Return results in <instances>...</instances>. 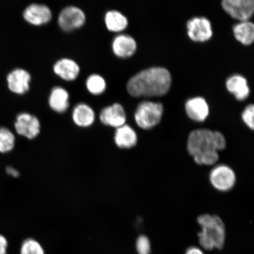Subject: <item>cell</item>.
<instances>
[{"label":"cell","mask_w":254,"mask_h":254,"mask_svg":"<svg viewBox=\"0 0 254 254\" xmlns=\"http://www.w3.org/2000/svg\"><path fill=\"white\" fill-rule=\"evenodd\" d=\"M226 145V139L222 133L200 129L190 133L187 150L196 164L211 166L217 163L218 151L224 150Z\"/></svg>","instance_id":"cell-1"},{"label":"cell","mask_w":254,"mask_h":254,"mask_svg":"<svg viewBox=\"0 0 254 254\" xmlns=\"http://www.w3.org/2000/svg\"><path fill=\"white\" fill-rule=\"evenodd\" d=\"M172 78L163 67L145 69L130 78L127 91L133 97H161L169 91Z\"/></svg>","instance_id":"cell-2"},{"label":"cell","mask_w":254,"mask_h":254,"mask_svg":"<svg viewBox=\"0 0 254 254\" xmlns=\"http://www.w3.org/2000/svg\"><path fill=\"white\" fill-rule=\"evenodd\" d=\"M197 221L201 228L198 236L202 249L208 251L222 249L226 240V230L221 218L206 214L199 216Z\"/></svg>","instance_id":"cell-3"},{"label":"cell","mask_w":254,"mask_h":254,"mask_svg":"<svg viewBox=\"0 0 254 254\" xmlns=\"http://www.w3.org/2000/svg\"><path fill=\"white\" fill-rule=\"evenodd\" d=\"M164 112L163 104L145 101L138 104L134 114L136 125L142 129H150L160 123Z\"/></svg>","instance_id":"cell-4"},{"label":"cell","mask_w":254,"mask_h":254,"mask_svg":"<svg viewBox=\"0 0 254 254\" xmlns=\"http://www.w3.org/2000/svg\"><path fill=\"white\" fill-rule=\"evenodd\" d=\"M209 181L215 189L225 192L233 188L236 182V176L230 167L219 165L211 170Z\"/></svg>","instance_id":"cell-5"},{"label":"cell","mask_w":254,"mask_h":254,"mask_svg":"<svg viewBox=\"0 0 254 254\" xmlns=\"http://www.w3.org/2000/svg\"><path fill=\"white\" fill-rule=\"evenodd\" d=\"M86 21L84 12L75 6H68L60 12L58 23L60 28L68 32L83 26Z\"/></svg>","instance_id":"cell-6"},{"label":"cell","mask_w":254,"mask_h":254,"mask_svg":"<svg viewBox=\"0 0 254 254\" xmlns=\"http://www.w3.org/2000/svg\"><path fill=\"white\" fill-rule=\"evenodd\" d=\"M222 7L231 17L248 21L254 11V0H222Z\"/></svg>","instance_id":"cell-7"},{"label":"cell","mask_w":254,"mask_h":254,"mask_svg":"<svg viewBox=\"0 0 254 254\" xmlns=\"http://www.w3.org/2000/svg\"><path fill=\"white\" fill-rule=\"evenodd\" d=\"M14 127L18 135L29 139L37 137L40 132L41 125L39 119L28 113L18 114Z\"/></svg>","instance_id":"cell-8"},{"label":"cell","mask_w":254,"mask_h":254,"mask_svg":"<svg viewBox=\"0 0 254 254\" xmlns=\"http://www.w3.org/2000/svg\"><path fill=\"white\" fill-rule=\"evenodd\" d=\"M187 28L190 39L195 42H205L212 36L210 21L204 17L190 19L187 23Z\"/></svg>","instance_id":"cell-9"},{"label":"cell","mask_w":254,"mask_h":254,"mask_svg":"<svg viewBox=\"0 0 254 254\" xmlns=\"http://www.w3.org/2000/svg\"><path fill=\"white\" fill-rule=\"evenodd\" d=\"M52 16V12L48 6L35 3L28 5L23 12L24 20L35 26L49 23Z\"/></svg>","instance_id":"cell-10"},{"label":"cell","mask_w":254,"mask_h":254,"mask_svg":"<svg viewBox=\"0 0 254 254\" xmlns=\"http://www.w3.org/2000/svg\"><path fill=\"white\" fill-rule=\"evenodd\" d=\"M100 119L104 125L119 128L126 125L127 117L125 110L122 105L114 103L101 110Z\"/></svg>","instance_id":"cell-11"},{"label":"cell","mask_w":254,"mask_h":254,"mask_svg":"<svg viewBox=\"0 0 254 254\" xmlns=\"http://www.w3.org/2000/svg\"><path fill=\"white\" fill-rule=\"evenodd\" d=\"M31 75L23 68H16L7 75V86L12 93L23 95L30 89Z\"/></svg>","instance_id":"cell-12"},{"label":"cell","mask_w":254,"mask_h":254,"mask_svg":"<svg viewBox=\"0 0 254 254\" xmlns=\"http://www.w3.org/2000/svg\"><path fill=\"white\" fill-rule=\"evenodd\" d=\"M136 43L134 38L120 34L114 38L112 43L113 52L117 57L127 59L134 55L136 50Z\"/></svg>","instance_id":"cell-13"},{"label":"cell","mask_w":254,"mask_h":254,"mask_svg":"<svg viewBox=\"0 0 254 254\" xmlns=\"http://www.w3.org/2000/svg\"><path fill=\"white\" fill-rule=\"evenodd\" d=\"M187 116L195 122L202 123L207 119L209 109L207 102L202 97L190 98L185 106Z\"/></svg>","instance_id":"cell-14"},{"label":"cell","mask_w":254,"mask_h":254,"mask_svg":"<svg viewBox=\"0 0 254 254\" xmlns=\"http://www.w3.org/2000/svg\"><path fill=\"white\" fill-rule=\"evenodd\" d=\"M53 71L64 80L71 81L78 77L80 68L74 60L64 58L58 60L55 63L53 66Z\"/></svg>","instance_id":"cell-15"},{"label":"cell","mask_w":254,"mask_h":254,"mask_svg":"<svg viewBox=\"0 0 254 254\" xmlns=\"http://www.w3.org/2000/svg\"><path fill=\"white\" fill-rule=\"evenodd\" d=\"M72 119L77 126L86 128L93 125L95 120V113L89 105L79 103L72 110Z\"/></svg>","instance_id":"cell-16"},{"label":"cell","mask_w":254,"mask_h":254,"mask_svg":"<svg viewBox=\"0 0 254 254\" xmlns=\"http://www.w3.org/2000/svg\"><path fill=\"white\" fill-rule=\"evenodd\" d=\"M114 141L117 147L122 149L134 147L138 141V136L135 130L126 125L116 128Z\"/></svg>","instance_id":"cell-17"},{"label":"cell","mask_w":254,"mask_h":254,"mask_svg":"<svg viewBox=\"0 0 254 254\" xmlns=\"http://www.w3.org/2000/svg\"><path fill=\"white\" fill-rule=\"evenodd\" d=\"M226 87L238 101H243L249 97L250 90L247 79L240 75H234L228 78Z\"/></svg>","instance_id":"cell-18"},{"label":"cell","mask_w":254,"mask_h":254,"mask_svg":"<svg viewBox=\"0 0 254 254\" xmlns=\"http://www.w3.org/2000/svg\"><path fill=\"white\" fill-rule=\"evenodd\" d=\"M69 98V93L65 88L56 87L51 91L49 98V106L56 113H65L68 109Z\"/></svg>","instance_id":"cell-19"},{"label":"cell","mask_w":254,"mask_h":254,"mask_svg":"<svg viewBox=\"0 0 254 254\" xmlns=\"http://www.w3.org/2000/svg\"><path fill=\"white\" fill-rule=\"evenodd\" d=\"M105 24L108 30L113 33H121L128 27V19L118 11L110 10L107 12L104 17Z\"/></svg>","instance_id":"cell-20"},{"label":"cell","mask_w":254,"mask_h":254,"mask_svg":"<svg viewBox=\"0 0 254 254\" xmlns=\"http://www.w3.org/2000/svg\"><path fill=\"white\" fill-rule=\"evenodd\" d=\"M236 39L245 46L251 45L254 40V25L252 22L241 21L235 25L233 28Z\"/></svg>","instance_id":"cell-21"},{"label":"cell","mask_w":254,"mask_h":254,"mask_svg":"<svg viewBox=\"0 0 254 254\" xmlns=\"http://www.w3.org/2000/svg\"><path fill=\"white\" fill-rule=\"evenodd\" d=\"M85 85L89 93L94 95L103 94L107 88V83L105 79L102 76L96 74L89 76Z\"/></svg>","instance_id":"cell-22"},{"label":"cell","mask_w":254,"mask_h":254,"mask_svg":"<svg viewBox=\"0 0 254 254\" xmlns=\"http://www.w3.org/2000/svg\"><path fill=\"white\" fill-rule=\"evenodd\" d=\"M15 138L13 133L5 127L0 128V152L8 153L13 150Z\"/></svg>","instance_id":"cell-23"},{"label":"cell","mask_w":254,"mask_h":254,"mask_svg":"<svg viewBox=\"0 0 254 254\" xmlns=\"http://www.w3.org/2000/svg\"><path fill=\"white\" fill-rule=\"evenodd\" d=\"M20 254H45V252L39 241L28 238L22 244Z\"/></svg>","instance_id":"cell-24"},{"label":"cell","mask_w":254,"mask_h":254,"mask_svg":"<svg viewBox=\"0 0 254 254\" xmlns=\"http://www.w3.org/2000/svg\"><path fill=\"white\" fill-rule=\"evenodd\" d=\"M135 246L138 254H151V243L147 236L144 235L139 236L136 239Z\"/></svg>","instance_id":"cell-25"},{"label":"cell","mask_w":254,"mask_h":254,"mask_svg":"<svg viewBox=\"0 0 254 254\" xmlns=\"http://www.w3.org/2000/svg\"><path fill=\"white\" fill-rule=\"evenodd\" d=\"M254 106L253 104H250L244 109L242 114V119L244 123L250 129L254 128Z\"/></svg>","instance_id":"cell-26"},{"label":"cell","mask_w":254,"mask_h":254,"mask_svg":"<svg viewBox=\"0 0 254 254\" xmlns=\"http://www.w3.org/2000/svg\"><path fill=\"white\" fill-rule=\"evenodd\" d=\"M8 243L6 238L0 235V254H7Z\"/></svg>","instance_id":"cell-27"},{"label":"cell","mask_w":254,"mask_h":254,"mask_svg":"<svg viewBox=\"0 0 254 254\" xmlns=\"http://www.w3.org/2000/svg\"><path fill=\"white\" fill-rule=\"evenodd\" d=\"M184 254H205L202 249L197 247H190L187 250Z\"/></svg>","instance_id":"cell-28"},{"label":"cell","mask_w":254,"mask_h":254,"mask_svg":"<svg viewBox=\"0 0 254 254\" xmlns=\"http://www.w3.org/2000/svg\"><path fill=\"white\" fill-rule=\"evenodd\" d=\"M6 173L8 176L13 178H17L20 176L19 171L14 167L9 166L6 168Z\"/></svg>","instance_id":"cell-29"}]
</instances>
